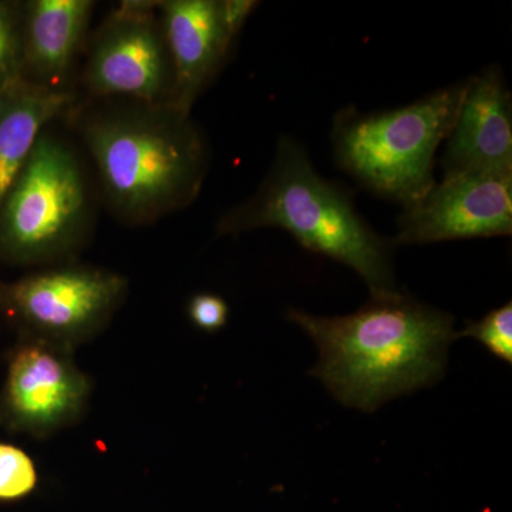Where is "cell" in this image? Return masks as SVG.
I'll return each mask as SVG.
<instances>
[{
  "label": "cell",
  "mask_w": 512,
  "mask_h": 512,
  "mask_svg": "<svg viewBox=\"0 0 512 512\" xmlns=\"http://www.w3.org/2000/svg\"><path fill=\"white\" fill-rule=\"evenodd\" d=\"M117 220L143 227L197 200L210 154L191 114L171 103L80 99L69 114Z\"/></svg>",
  "instance_id": "obj_1"
},
{
  "label": "cell",
  "mask_w": 512,
  "mask_h": 512,
  "mask_svg": "<svg viewBox=\"0 0 512 512\" xmlns=\"http://www.w3.org/2000/svg\"><path fill=\"white\" fill-rule=\"evenodd\" d=\"M319 349L318 377L340 403L375 412L394 397L439 382L453 340V316L400 292L372 296L348 316L289 311Z\"/></svg>",
  "instance_id": "obj_2"
},
{
  "label": "cell",
  "mask_w": 512,
  "mask_h": 512,
  "mask_svg": "<svg viewBox=\"0 0 512 512\" xmlns=\"http://www.w3.org/2000/svg\"><path fill=\"white\" fill-rule=\"evenodd\" d=\"M272 227L288 231L301 247L355 269L372 296L396 292L392 247L362 220L339 188L316 173L303 148L286 137L278 143L264 183L222 215L217 234Z\"/></svg>",
  "instance_id": "obj_3"
},
{
  "label": "cell",
  "mask_w": 512,
  "mask_h": 512,
  "mask_svg": "<svg viewBox=\"0 0 512 512\" xmlns=\"http://www.w3.org/2000/svg\"><path fill=\"white\" fill-rule=\"evenodd\" d=\"M467 82L417 103L372 116L340 117L335 128L340 165L367 188L402 202H419L434 187V156L454 124Z\"/></svg>",
  "instance_id": "obj_4"
},
{
  "label": "cell",
  "mask_w": 512,
  "mask_h": 512,
  "mask_svg": "<svg viewBox=\"0 0 512 512\" xmlns=\"http://www.w3.org/2000/svg\"><path fill=\"white\" fill-rule=\"evenodd\" d=\"M92 215L79 156L47 128L0 205V259L26 266L63 261L86 241Z\"/></svg>",
  "instance_id": "obj_5"
},
{
  "label": "cell",
  "mask_w": 512,
  "mask_h": 512,
  "mask_svg": "<svg viewBox=\"0 0 512 512\" xmlns=\"http://www.w3.org/2000/svg\"><path fill=\"white\" fill-rule=\"evenodd\" d=\"M127 278L94 266L66 264L0 286V306L25 339L73 352L106 328L127 293Z\"/></svg>",
  "instance_id": "obj_6"
},
{
  "label": "cell",
  "mask_w": 512,
  "mask_h": 512,
  "mask_svg": "<svg viewBox=\"0 0 512 512\" xmlns=\"http://www.w3.org/2000/svg\"><path fill=\"white\" fill-rule=\"evenodd\" d=\"M158 3L121 2L100 23L86 47L84 99L171 103L174 72Z\"/></svg>",
  "instance_id": "obj_7"
},
{
  "label": "cell",
  "mask_w": 512,
  "mask_h": 512,
  "mask_svg": "<svg viewBox=\"0 0 512 512\" xmlns=\"http://www.w3.org/2000/svg\"><path fill=\"white\" fill-rule=\"evenodd\" d=\"M512 232V171L446 173L404 208L397 244L500 237Z\"/></svg>",
  "instance_id": "obj_8"
},
{
  "label": "cell",
  "mask_w": 512,
  "mask_h": 512,
  "mask_svg": "<svg viewBox=\"0 0 512 512\" xmlns=\"http://www.w3.org/2000/svg\"><path fill=\"white\" fill-rule=\"evenodd\" d=\"M90 390L73 352L25 339L9 362L0 417L13 431L47 437L82 417Z\"/></svg>",
  "instance_id": "obj_9"
},
{
  "label": "cell",
  "mask_w": 512,
  "mask_h": 512,
  "mask_svg": "<svg viewBox=\"0 0 512 512\" xmlns=\"http://www.w3.org/2000/svg\"><path fill=\"white\" fill-rule=\"evenodd\" d=\"M258 3L252 0H164L158 16L174 72L171 104L191 114L227 59Z\"/></svg>",
  "instance_id": "obj_10"
},
{
  "label": "cell",
  "mask_w": 512,
  "mask_h": 512,
  "mask_svg": "<svg viewBox=\"0 0 512 512\" xmlns=\"http://www.w3.org/2000/svg\"><path fill=\"white\" fill-rule=\"evenodd\" d=\"M511 109V94L497 67L468 80L448 136L446 173L512 171Z\"/></svg>",
  "instance_id": "obj_11"
},
{
  "label": "cell",
  "mask_w": 512,
  "mask_h": 512,
  "mask_svg": "<svg viewBox=\"0 0 512 512\" xmlns=\"http://www.w3.org/2000/svg\"><path fill=\"white\" fill-rule=\"evenodd\" d=\"M92 0L23 2V72L30 82L70 90L89 42Z\"/></svg>",
  "instance_id": "obj_12"
},
{
  "label": "cell",
  "mask_w": 512,
  "mask_h": 512,
  "mask_svg": "<svg viewBox=\"0 0 512 512\" xmlns=\"http://www.w3.org/2000/svg\"><path fill=\"white\" fill-rule=\"evenodd\" d=\"M80 99L77 89H52L23 76L0 92V205L39 137L50 123L66 117Z\"/></svg>",
  "instance_id": "obj_13"
},
{
  "label": "cell",
  "mask_w": 512,
  "mask_h": 512,
  "mask_svg": "<svg viewBox=\"0 0 512 512\" xmlns=\"http://www.w3.org/2000/svg\"><path fill=\"white\" fill-rule=\"evenodd\" d=\"M23 72V2L0 0V92Z\"/></svg>",
  "instance_id": "obj_14"
},
{
  "label": "cell",
  "mask_w": 512,
  "mask_h": 512,
  "mask_svg": "<svg viewBox=\"0 0 512 512\" xmlns=\"http://www.w3.org/2000/svg\"><path fill=\"white\" fill-rule=\"evenodd\" d=\"M466 336L480 342L497 359L512 363V303L508 302L488 312L480 320L467 322L457 338Z\"/></svg>",
  "instance_id": "obj_15"
},
{
  "label": "cell",
  "mask_w": 512,
  "mask_h": 512,
  "mask_svg": "<svg viewBox=\"0 0 512 512\" xmlns=\"http://www.w3.org/2000/svg\"><path fill=\"white\" fill-rule=\"evenodd\" d=\"M37 470L22 448L0 443V501H15L32 493Z\"/></svg>",
  "instance_id": "obj_16"
},
{
  "label": "cell",
  "mask_w": 512,
  "mask_h": 512,
  "mask_svg": "<svg viewBox=\"0 0 512 512\" xmlns=\"http://www.w3.org/2000/svg\"><path fill=\"white\" fill-rule=\"evenodd\" d=\"M188 316L195 328L202 332L215 333L227 325L228 303L214 293H197L188 303Z\"/></svg>",
  "instance_id": "obj_17"
},
{
  "label": "cell",
  "mask_w": 512,
  "mask_h": 512,
  "mask_svg": "<svg viewBox=\"0 0 512 512\" xmlns=\"http://www.w3.org/2000/svg\"><path fill=\"white\" fill-rule=\"evenodd\" d=\"M0 286H2V284H0Z\"/></svg>",
  "instance_id": "obj_18"
}]
</instances>
